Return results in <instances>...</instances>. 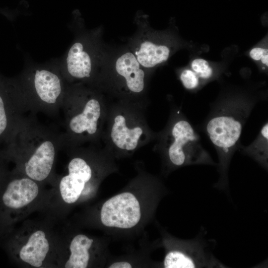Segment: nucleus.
<instances>
[{"label": "nucleus", "instance_id": "nucleus-1", "mask_svg": "<svg viewBox=\"0 0 268 268\" xmlns=\"http://www.w3.org/2000/svg\"><path fill=\"white\" fill-rule=\"evenodd\" d=\"M65 150L68 156L66 173L57 175L42 211L56 221L63 219L74 204L92 196L105 172V160L114 156L102 142Z\"/></svg>", "mask_w": 268, "mask_h": 268}, {"label": "nucleus", "instance_id": "nucleus-2", "mask_svg": "<svg viewBox=\"0 0 268 268\" xmlns=\"http://www.w3.org/2000/svg\"><path fill=\"white\" fill-rule=\"evenodd\" d=\"M63 147L62 132L42 124L30 113L22 117L1 149L7 162L12 163L15 169L41 184L52 186L57 176L58 154Z\"/></svg>", "mask_w": 268, "mask_h": 268}, {"label": "nucleus", "instance_id": "nucleus-3", "mask_svg": "<svg viewBox=\"0 0 268 268\" xmlns=\"http://www.w3.org/2000/svg\"><path fill=\"white\" fill-rule=\"evenodd\" d=\"M257 100L243 96L221 99L211 104L200 126L214 147L218 157V181L213 187L229 190L228 171L232 158L241 143L240 139Z\"/></svg>", "mask_w": 268, "mask_h": 268}, {"label": "nucleus", "instance_id": "nucleus-4", "mask_svg": "<svg viewBox=\"0 0 268 268\" xmlns=\"http://www.w3.org/2000/svg\"><path fill=\"white\" fill-rule=\"evenodd\" d=\"M109 102L97 88L81 83L67 84L61 110L64 147L101 142Z\"/></svg>", "mask_w": 268, "mask_h": 268}, {"label": "nucleus", "instance_id": "nucleus-5", "mask_svg": "<svg viewBox=\"0 0 268 268\" xmlns=\"http://www.w3.org/2000/svg\"><path fill=\"white\" fill-rule=\"evenodd\" d=\"M56 220L25 219L1 242L9 259L22 268H60L63 235L54 228Z\"/></svg>", "mask_w": 268, "mask_h": 268}, {"label": "nucleus", "instance_id": "nucleus-6", "mask_svg": "<svg viewBox=\"0 0 268 268\" xmlns=\"http://www.w3.org/2000/svg\"><path fill=\"white\" fill-rule=\"evenodd\" d=\"M147 106L146 102H109L101 141L114 156L130 155L156 139L157 133L147 121Z\"/></svg>", "mask_w": 268, "mask_h": 268}, {"label": "nucleus", "instance_id": "nucleus-7", "mask_svg": "<svg viewBox=\"0 0 268 268\" xmlns=\"http://www.w3.org/2000/svg\"><path fill=\"white\" fill-rule=\"evenodd\" d=\"M170 107L167 123L162 130L157 133L154 146L167 171L193 165L216 166L181 107Z\"/></svg>", "mask_w": 268, "mask_h": 268}, {"label": "nucleus", "instance_id": "nucleus-8", "mask_svg": "<svg viewBox=\"0 0 268 268\" xmlns=\"http://www.w3.org/2000/svg\"><path fill=\"white\" fill-rule=\"evenodd\" d=\"M49 189L13 168H6L0 181V243L36 211H42Z\"/></svg>", "mask_w": 268, "mask_h": 268}, {"label": "nucleus", "instance_id": "nucleus-9", "mask_svg": "<svg viewBox=\"0 0 268 268\" xmlns=\"http://www.w3.org/2000/svg\"><path fill=\"white\" fill-rule=\"evenodd\" d=\"M15 78L25 112H40L50 117L58 115L67 83L56 61L28 65Z\"/></svg>", "mask_w": 268, "mask_h": 268}, {"label": "nucleus", "instance_id": "nucleus-10", "mask_svg": "<svg viewBox=\"0 0 268 268\" xmlns=\"http://www.w3.org/2000/svg\"><path fill=\"white\" fill-rule=\"evenodd\" d=\"M164 243L167 251L162 263L163 268H227L211 253L202 230L192 239L166 237Z\"/></svg>", "mask_w": 268, "mask_h": 268}, {"label": "nucleus", "instance_id": "nucleus-11", "mask_svg": "<svg viewBox=\"0 0 268 268\" xmlns=\"http://www.w3.org/2000/svg\"><path fill=\"white\" fill-rule=\"evenodd\" d=\"M134 55L127 52L116 60L111 77L108 78L109 91L116 100L147 102L146 73Z\"/></svg>", "mask_w": 268, "mask_h": 268}, {"label": "nucleus", "instance_id": "nucleus-12", "mask_svg": "<svg viewBox=\"0 0 268 268\" xmlns=\"http://www.w3.org/2000/svg\"><path fill=\"white\" fill-rule=\"evenodd\" d=\"M86 36L77 39L64 57L56 61L69 84L81 83L95 87L98 75L95 48Z\"/></svg>", "mask_w": 268, "mask_h": 268}, {"label": "nucleus", "instance_id": "nucleus-13", "mask_svg": "<svg viewBox=\"0 0 268 268\" xmlns=\"http://www.w3.org/2000/svg\"><path fill=\"white\" fill-rule=\"evenodd\" d=\"M141 214V206L136 196L131 192H124L103 203L99 218L106 227L128 229L138 224Z\"/></svg>", "mask_w": 268, "mask_h": 268}, {"label": "nucleus", "instance_id": "nucleus-14", "mask_svg": "<svg viewBox=\"0 0 268 268\" xmlns=\"http://www.w3.org/2000/svg\"><path fill=\"white\" fill-rule=\"evenodd\" d=\"M25 112L15 77L0 74V148L8 142Z\"/></svg>", "mask_w": 268, "mask_h": 268}, {"label": "nucleus", "instance_id": "nucleus-15", "mask_svg": "<svg viewBox=\"0 0 268 268\" xmlns=\"http://www.w3.org/2000/svg\"><path fill=\"white\" fill-rule=\"evenodd\" d=\"M95 254V242L82 233L63 235V255L60 268H86L91 266Z\"/></svg>", "mask_w": 268, "mask_h": 268}, {"label": "nucleus", "instance_id": "nucleus-16", "mask_svg": "<svg viewBox=\"0 0 268 268\" xmlns=\"http://www.w3.org/2000/svg\"><path fill=\"white\" fill-rule=\"evenodd\" d=\"M133 54L143 68H151L167 60L170 49L167 45L144 40L135 48Z\"/></svg>", "mask_w": 268, "mask_h": 268}, {"label": "nucleus", "instance_id": "nucleus-17", "mask_svg": "<svg viewBox=\"0 0 268 268\" xmlns=\"http://www.w3.org/2000/svg\"><path fill=\"white\" fill-rule=\"evenodd\" d=\"M239 150L253 159L265 170L268 168V123L265 122L254 140L248 146L240 143Z\"/></svg>", "mask_w": 268, "mask_h": 268}, {"label": "nucleus", "instance_id": "nucleus-18", "mask_svg": "<svg viewBox=\"0 0 268 268\" xmlns=\"http://www.w3.org/2000/svg\"><path fill=\"white\" fill-rule=\"evenodd\" d=\"M191 68L198 75L201 80L207 81L212 78L214 71L205 60L201 58L194 59L191 65Z\"/></svg>", "mask_w": 268, "mask_h": 268}, {"label": "nucleus", "instance_id": "nucleus-19", "mask_svg": "<svg viewBox=\"0 0 268 268\" xmlns=\"http://www.w3.org/2000/svg\"><path fill=\"white\" fill-rule=\"evenodd\" d=\"M179 78L182 85L187 90H195L200 86L201 79L191 68L183 69L180 73Z\"/></svg>", "mask_w": 268, "mask_h": 268}, {"label": "nucleus", "instance_id": "nucleus-20", "mask_svg": "<svg viewBox=\"0 0 268 268\" xmlns=\"http://www.w3.org/2000/svg\"><path fill=\"white\" fill-rule=\"evenodd\" d=\"M268 52L267 49L255 47L250 51V56L255 61H260L264 55L268 53Z\"/></svg>", "mask_w": 268, "mask_h": 268}, {"label": "nucleus", "instance_id": "nucleus-21", "mask_svg": "<svg viewBox=\"0 0 268 268\" xmlns=\"http://www.w3.org/2000/svg\"><path fill=\"white\" fill-rule=\"evenodd\" d=\"M7 161L5 159L2 150L0 148V181L4 171L7 167Z\"/></svg>", "mask_w": 268, "mask_h": 268}, {"label": "nucleus", "instance_id": "nucleus-22", "mask_svg": "<svg viewBox=\"0 0 268 268\" xmlns=\"http://www.w3.org/2000/svg\"><path fill=\"white\" fill-rule=\"evenodd\" d=\"M110 268H131L132 265L128 262L120 261L114 262L109 267Z\"/></svg>", "mask_w": 268, "mask_h": 268}, {"label": "nucleus", "instance_id": "nucleus-23", "mask_svg": "<svg viewBox=\"0 0 268 268\" xmlns=\"http://www.w3.org/2000/svg\"><path fill=\"white\" fill-rule=\"evenodd\" d=\"M268 54H266L265 55H264L263 57L262 58V59H261V62L264 64L265 65V66H266L267 67H268Z\"/></svg>", "mask_w": 268, "mask_h": 268}]
</instances>
